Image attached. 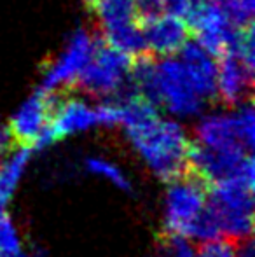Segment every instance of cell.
I'll list each match as a JSON object with an SVG mask.
<instances>
[{"instance_id": "cell-1", "label": "cell", "mask_w": 255, "mask_h": 257, "mask_svg": "<svg viewBox=\"0 0 255 257\" xmlns=\"http://www.w3.org/2000/svg\"><path fill=\"white\" fill-rule=\"evenodd\" d=\"M126 133L136 153L163 182L168 184L187 172L191 140L180 122L157 117L138 128H129Z\"/></svg>"}, {"instance_id": "cell-2", "label": "cell", "mask_w": 255, "mask_h": 257, "mask_svg": "<svg viewBox=\"0 0 255 257\" xmlns=\"http://www.w3.org/2000/svg\"><path fill=\"white\" fill-rule=\"evenodd\" d=\"M253 187L255 184L243 177L208 186L206 205L217 217L224 238L239 241L253 236Z\"/></svg>"}, {"instance_id": "cell-3", "label": "cell", "mask_w": 255, "mask_h": 257, "mask_svg": "<svg viewBox=\"0 0 255 257\" xmlns=\"http://www.w3.org/2000/svg\"><path fill=\"white\" fill-rule=\"evenodd\" d=\"M206 193L208 184L189 168L182 177L168 182L164 200V231L185 236L189 222L206 205Z\"/></svg>"}, {"instance_id": "cell-4", "label": "cell", "mask_w": 255, "mask_h": 257, "mask_svg": "<svg viewBox=\"0 0 255 257\" xmlns=\"http://www.w3.org/2000/svg\"><path fill=\"white\" fill-rule=\"evenodd\" d=\"M157 88L159 107H166L171 114L180 117H194L204 110V100L194 91L180 60L159 56L157 60Z\"/></svg>"}, {"instance_id": "cell-5", "label": "cell", "mask_w": 255, "mask_h": 257, "mask_svg": "<svg viewBox=\"0 0 255 257\" xmlns=\"http://www.w3.org/2000/svg\"><path fill=\"white\" fill-rule=\"evenodd\" d=\"M93 34L81 28L74 34L65 51L48 65L41 82V91H72L79 72L93 56Z\"/></svg>"}, {"instance_id": "cell-6", "label": "cell", "mask_w": 255, "mask_h": 257, "mask_svg": "<svg viewBox=\"0 0 255 257\" xmlns=\"http://www.w3.org/2000/svg\"><path fill=\"white\" fill-rule=\"evenodd\" d=\"M217 63V96L218 102L227 107H238L239 103L252 100L253 75L236 53H225L218 56Z\"/></svg>"}, {"instance_id": "cell-7", "label": "cell", "mask_w": 255, "mask_h": 257, "mask_svg": "<svg viewBox=\"0 0 255 257\" xmlns=\"http://www.w3.org/2000/svg\"><path fill=\"white\" fill-rule=\"evenodd\" d=\"M180 63L184 65L194 91L204 102H218L217 96V61L208 51H204L196 41H185L178 49Z\"/></svg>"}, {"instance_id": "cell-8", "label": "cell", "mask_w": 255, "mask_h": 257, "mask_svg": "<svg viewBox=\"0 0 255 257\" xmlns=\"http://www.w3.org/2000/svg\"><path fill=\"white\" fill-rule=\"evenodd\" d=\"M51 96L49 93L37 89L34 96L27 100L20 107V110L11 117L9 130L14 137L16 146L30 147L41 130L49 122L51 117Z\"/></svg>"}, {"instance_id": "cell-9", "label": "cell", "mask_w": 255, "mask_h": 257, "mask_svg": "<svg viewBox=\"0 0 255 257\" xmlns=\"http://www.w3.org/2000/svg\"><path fill=\"white\" fill-rule=\"evenodd\" d=\"M140 28H142L147 49L156 56H171L178 53V49L185 44L191 34L185 21L171 14H161Z\"/></svg>"}, {"instance_id": "cell-10", "label": "cell", "mask_w": 255, "mask_h": 257, "mask_svg": "<svg viewBox=\"0 0 255 257\" xmlns=\"http://www.w3.org/2000/svg\"><path fill=\"white\" fill-rule=\"evenodd\" d=\"M67 95L68 93H65L58 100L49 117V126L55 132L56 140L96 126L95 108L77 98H68Z\"/></svg>"}, {"instance_id": "cell-11", "label": "cell", "mask_w": 255, "mask_h": 257, "mask_svg": "<svg viewBox=\"0 0 255 257\" xmlns=\"http://www.w3.org/2000/svg\"><path fill=\"white\" fill-rule=\"evenodd\" d=\"M194 132H196L197 142L206 147H211V149H229V147L245 149L241 140H239L234 112L206 115V117H203L197 122Z\"/></svg>"}, {"instance_id": "cell-12", "label": "cell", "mask_w": 255, "mask_h": 257, "mask_svg": "<svg viewBox=\"0 0 255 257\" xmlns=\"http://www.w3.org/2000/svg\"><path fill=\"white\" fill-rule=\"evenodd\" d=\"M34 151L30 147L16 146L0 161V203L7 205L23 177Z\"/></svg>"}, {"instance_id": "cell-13", "label": "cell", "mask_w": 255, "mask_h": 257, "mask_svg": "<svg viewBox=\"0 0 255 257\" xmlns=\"http://www.w3.org/2000/svg\"><path fill=\"white\" fill-rule=\"evenodd\" d=\"M100 32H102V37L105 39L107 44L112 46L117 51L128 54V56H131V58L143 51H149L145 44V39H143L142 28H140L135 21H133V23L109 28V30H100Z\"/></svg>"}, {"instance_id": "cell-14", "label": "cell", "mask_w": 255, "mask_h": 257, "mask_svg": "<svg viewBox=\"0 0 255 257\" xmlns=\"http://www.w3.org/2000/svg\"><path fill=\"white\" fill-rule=\"evenodd\" d=\"M100 21V30L119 27L126 23H136L133 0H95L91 6Z\"/></svg>"}, {"instance_id": "cell-15", "label": "cell", "mask_w": 255, "mask_h": 257, "mask_svg": "<svg viewBox=\"0 0 255 257\" xmlns=\"http://www.w3.org/2000/svg\"><path fill=\"white\" fill-rule=\"evenodd\" d=\"M185 236L191 238L194 241H201V243H203V241H211V240H218V238H224L222 236L217 217H215V213L210 210V206L204 205V208L189 222L187 229H185Z\"/></svg>"}, {"instance_id": "cell-16", "label": "cell", "mask_w": 255, "mask_h": 257, "mask_svg": "<svg viewBox=\"0 0 255 257\" xmlns=\"http://www.w3.org/2000/svg\"><path fill=\"white\" fill-rule=\"evenodd\" d=\"M154 257H196V247L191 238L164 231L156 238Z\"/></svg>"}, {"instance_id": "cell-17", "label": "cell", "mask_w": 255, "mask_h": 257, "mask_svg": "<svg viewBox=\"0 0 255 257\" xmlns=\"http://www.w3.org/2000/svg\"><path fill=\"white\" fill-rule=\"evenodd\" d=\"M86 165V170L98 177H103L107 179L109 182H112L116 187L119 189L126 191V193H131L133 191V186H131V180L124 175V172L119 168L117 165L110 163L109 159H103V158H88L84 161Z\"/></svg>"}, {"instance_id": "cell-18", "label": "cell", "mask_w": 255, "mask_h": 257, "mask_svg": "<svg viewBox=\"0 0 255 257\" xmlns=\"http://www.w3.org/2000/svg\"><path fill=\"white\" fill-rule=\"evenodd\" d=\"M236 126H238L239 140H241L243 147L250 153H253L255 146V112L252 100L243 102L236 107L234 110Z\"/></svg>"}, {"instance_id": "cell-19", "label": "cell", "mask_w": 255, "mask_h": 257, "mask_svg": "<svg viewBox=\"0 0 255 257\" xmlns=\"http://www.w3.org/2000/svg\"><path fill=\"white\" fill-rule=\"evenodd\" d=\"M218 4L224 16L234 27L241 28L248 23H253L255 0H218Z\"/></svg>"}, {"instance_id": "cell-20", "label": "cell", "mask_w": 255, "mask_h": 257, "mask_svg": "<svg viewBox=\"0 0 255 257\" xmlns=\"http://www.w3.org/2000/svg\"><path fill=\"white\" fill-rule=\"evenodd\" d=\"M18 250H21V240L20 234H18L14 224L11 222L9 215H4L0 219V252L4 255L16 254Z\"/></svg>"}, {"instance_id": "cell-21", "label": "cell", "mask_w": 255, "mask_h": 257, "mask_svg": "<svg viewBox=\"0 0 255 257\" xmlns=\"http://www.w3.org/2000/svg\"><path fill=\"white\" fill-rule=\"evenodd\" d=\"M196 257H236V241L229 238L203 241L196 248Z\"/></svg>"}, {"instance_id": "cell-22", "label": "cell", "mask_w": 255, "mask_h": 257, "mask_svg": "<svg viewBox=\"0 0 255 257\" xmlns=\"http://www.w3.org/2000/svg\"><path fill=\"white\" fill-rule=\"evenodd\" d=\"M96 124L102 126H117L121 124V105L110 98H105L95 108Z\"/></svg>"}, {"instance_id": "cell-23", "label": "cell", "mask_w": 255, "mask_h": 257, "mask_svg": "<svg viewBox=\"0 0 255 257\" xmlns=\"http://www.w3.org/2000/svg\"><path fill=\"white\" fill-rule=\"evenodd\" d=\"M133 4H135V18L138 27L164 14L161 0H133Z\"/></svg>"}, {"instance_id": "cell-24", "label": "cell", "mask_w": 255, "mask_h": 257, "mask_svg": "<svg viewBox=\"0 0 255 257\" xmlns=\"http://www.w3.org/2000/svg\"><path fill=\"white\" fill-rule=\"evenodd\" d=\"M161 2H163L164 14H171V16L182 18V20L191 7V0H161Z\"/></svg>"}, {"instance_id": "cell-25", "label": "cell", "mask_w": 255, "mask_h": 257, "mask_svg": "<svg viewBox=\"0 0 255 257\" xmlns=\"http://www.w3.org/2000/svg\"><path fill=\"white\" fill-rule=\"evenodd\" d=\"M14 147H16V142H14V137L9 130V124L0 122V158L7 156Z\"/></svg>"}, {"instance_id": "cell-26", "label": "cell", "mask_w": 255, "mask_h": 257, "mask_svg": "<svg viewBox=\"0 0 255 257\" xmlns=\"http://www.w3.org/2000/svg\"><path fill=\"white\" fill-rule=\"evenodd\" d=\"M236 257H255V241L253 236L236 241Z\"/></svg>"}, {"instance_id": "cell-27", "label": "cell", "mask_w": 255, "mask_h": 257, "mask_svg": "<svg viewBox=\"0 0 255 257\" xmlns=\"http://www.w3.org/2000/svg\"><path fill=\"white\" fill-rule=\"evenodd\" d=\"M7 257H35V255H30V254H25L23 250H18L16 254H11V255H7Z\"/></svg>"}, {"instance_id": "cell-28", "label": "cell", "mask_w": 255, "mask_h": 257, "mask_svg": "<svg viewBox=\"0 0 255 257\" xmlns=\"http://www.w3.org/2000/svg\"><path fill=\"white\" fill-rule=\"evenodd\" d=\"M6 213H7V212H6V205L0 203V219H2V217L6 215Z\"/></svg>"}, {"instance_id": "cell-29", "label": "cell", "mask_w": 255, "mask_h": 257, "mask_svg": "<svg viewBox=\"0 0 255 257\" xmlns=\"http://www.w3.org/2000/svg\"><path fill=\"white\" fill-rule=\"evenodd\" d=\"M93 2H95V0H84V4H86L88 7H91V6H93Z\"/></svg>"}]
</instances>
